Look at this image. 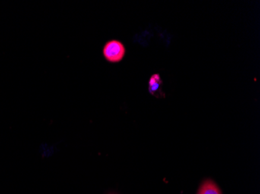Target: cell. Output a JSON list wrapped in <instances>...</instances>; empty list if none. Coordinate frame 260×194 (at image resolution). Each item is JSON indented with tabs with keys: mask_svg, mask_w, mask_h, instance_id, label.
Segmentation results:
<instances>
[{
	"mask_svg": "<svg viewBox=\"0 0 260 194\" xmlns=\"http://www.w3.org/2000/svg\"><path fill=\"white\" fill-rule=\"evenodd\" d=\"M149 93L157 98H165V93H164L163 82L159 74H153L149 80Z\"/></svg>",
	"mask_w": 260,
	"mask_h": 194,
	"instance_id": "2",
	"label": "cell"
},
{
	"mask_svg": "<svg viewBox=\"0 0 260 194\" xmlns=\"http://www.w3.org/2000/svg\"><path fill=\"white\" fill-rule=\"evenodd\" d=\"M110 194H115V193H110Z\"/></svg>",
	"mask_w": 260,
	"mask_h": 194,
	"instance_id": "4",
	"label": "cell"
},
{
	"mask_svg": "<svg viewBox=\"0 0 260 194\" xmlns=\"http://www.w3.org/2000/svg\"><path fill=\"white\" fill-rule=\"evenodd\" d=\"M197 194H222V192L214 181L206 179L199 188Z\"/></svg>",
	"mask_w": 260,
	"mask_h": 194,
	"instance_id": "3",
	"label": "cell"
},
{
	"mask_svg": "<svg viewBox=\"0 0 260 194\" xmlns=\"http://www.w3.org/2000/svg\"><path fill=\"white\" fill-rule=\"evenodd\" d=\"M103 55L108 62H112V63H118V62H121L125 57V46L119 41H109L104 46Z\"/></svg>",
	"mask_w": 260,
	"mask_h": 194,
	"instance_id": "1",
	"label": "cell"
}]
</instances>
